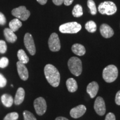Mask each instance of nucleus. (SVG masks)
<instances>
[{
    "instance_id": "obj_10",
    "label": "nucleus",
    "mask_w": 120,
    "mask_h": 120,
    "mask_svg": "<svg viewBox=\"0 0 120 120\" xmlns=\"http://www.w3.org/2000/svg\"><path fill=\"white\" fill-rule=\"evenodd\" d=\"M94 109L100 116H103L106 112V105L104 100L101 97H98L96 99L94 103Z\"/></svg>"
},
{
    "instance_id": "obj_15",
    "label": "nucleus",
    "mask_w": 120,
    "mask_h": 120,
    "mask_svg": "<svg viewBox=\"0 0 120 120\" xmlns=\"http://www.w3.org/2000/svg\"><path fill=\"white\" fill-rule=\"evenodd\" d=\"M25 96V91L23 88H18L14 99V103L16 105H19L23 102Z\"/></svg>"
},
{
    "instance_id": "obj_32",
    "label": "nucleus",
    "mask_w": 120,
    "mask_h": 120,
    "mask_svg": "<svg viewBox=\"0 0 120 120\" xmlns=\"http://www.w3.org/2000/svg\"><path fill=\"white\" fill-rule=\"evenodd\" d=\"M115 102L117 105L120 106V90L117 92L115 97Z\"/></svg>"
},
{
    "instance_id": "obj_12",
    "label": "nucleus",
    "mask_w": 120,
    "mask_h": 120,
    "mask_svg": "<svg viewBox=\"0 0 120 120\" xmlns=\"http://www.w3.org/2000/svg\"><path fill=\"white\" fill-rule=\"evenodd\" d=\"M16 64L17 72L20 79L23 81H26L28 78V72L26 66L19 61H18Z\"/></svg>"
},
{
    "instance_id": "obj_3",
    "label": "nucleus",
    "mask_w": 120,
    "mask_h": 120,
    "mask_svg": "<svg viewBox=\"0 0 120 120\" xmlns=\"http://www.w3.org/2000/svg\"><path fill=\"white\" fill-rule=\"evenodd\" d=\"M69 70L73 75L79 76L82 71V62L79 58L76 57H72L68 61Z\"/></svg>"
},
{
    "instance_id": "obj_27",
    "label": "nucleus",
    "mask_w": 120,
    "mask_h": 120,
    "mask_svg": "<svg viewBox=\"0 0 120 120\" xmlns=\"http://www.w3.org/2000/svg\"><path fill=\"white\" fill-rule=\"evenodd\" d=\"M9 60L6 57H3L0 59V68H5L8 66Z\"/></svg>"
},
{
    "instance_id": "obj_25",
    "label": "nucleus",
    "mask_w": 120,
    "mask_h": 120,
    "mask_svg": "<svg viewBox=\"0 0 120 120\" xmlns=\"http://www.w3.org/2000/svg\"><path fill=\"white\" fill-rule=\"evenodd\" d=\"M23 115L24 120H37L34 114L28 111H24Z\"/></svg>"
},
{
    "instance_id": "obj_5",
    "label": "nucleus",
    "mask_w": 120,
    "mask_h": 120,
    "mask_svg": "<svg viewBox=\"0 0 120 120\" xmlns=\"http://www.w3.org/2000/svg\"><path fill=\"white\" fill-rule=\"evenodd\" d=\"M99 12L102 15H112L117 11L116 4L111 1H105L102 2L98 6Z\"/></svg>"
},
{
    "instance_id": "obj_21",
    "label": "nucleus",
    "mask_w": 120,
    "mask_h": 120,
    "mask_svg": "<svg viewBox=\"0 0 120 120\" xmlns=\"http://www.w3.org/2000/svg\"><path fill=\"white\" fill-rule=\"evenodd\" d=\"M17 57L19 62L25 64H27L29 61V58L23 49H21L19 50L17 52Z\"/></svg>"
},
{
    "instance_id": "obj_1",
    "label": "nucleus",
    "mask_w": 120,
    "mask_h": 120,
    "mask_svg": "<svg viewBox=\"0 0 120 120\" xmlns=\"http://www.w3.org/2000/svg\"><path fill=\"white\" fill-rule=\"evenodd\" d=\"M44 73L49 83L54 87H57L60 82V74L59 71L53 65L48 64L45 66Z\"/></svg>"
},
{
    "instance_id": "obj_13",
    "label": "nucleus",
    "mask_w": 120,
    "mask_h": 120,
    "mask_svg": "<svg viewBox=\"0 0 120 120\" xmlns=\"http://www.w3.org/2000/svg\"><path fill=\"white\" fill-rule=\"evenodd\" d=\"M100 32L101 35L106 38H110L114 34L113 30L107 24H102L100 27Z\"/></svg>"
},
{
    "instance_id": "obj_26",
    "label": "nucleus",
    "mask_w": 120,
    "mask_h": 120,
    "mask_svg": "<svg viewBox=\"0 0 120 120\" xmlns=\"http://www.w3.org/2000/svg\"><path fill=\"white\" fill-rule=\"evenodd\" d=\"M19 115L17 112L9 113L4 117V120H17L19 118Z\"/></svg>"
},
{
    "instance_id": "obj_18",
    "label": "nucleus",
    "mask_w": 120,
    "mask_h": 120,
    "mask_svg": "<svg viewBox=\"0 0 120 120\" xmlns=\"http://www.w3.org/2000/svg\"><path fill=\"white\" fill-rule=\"evenodd\" d=\"M66 86L70 92H75L78 88L76 81L73 78H70L66 81Z\"/></svg>"
},
{
    "instance_id": "obj_4",
    "label": "nucleus",
    "mask_w": 120,
    "mask_h": 120,
    "mask_svg": "<svg viewBox=\"0 0 120 120\" xmlns=\"http://www.w3.org/2000/svg\"><path fill=\"white\" fill-rule=\"evenodd\" d=\"M81 28L82 26L80 24L76 22H71L61 25L59 27V30L63 34H76Z\"/></svg>"
},
{
    "instance_id": "obj_17",
    "label": "nucleus",
    "mask_w": 120,
    "mask_h": 120,
    "mask_svg": "<svg viewBox=\"0 0 120 120\" xmlns=\"http://www.w3.org/2000/svg\"><path fill=\"white\" fill-rule=\"evenodd\" d=\"M72 51L75 55L77 56H83L86 53V49L83 45L79 43H75L72 46Z\"/></svg>"
},
{
    "instance_id": "obj_11",
    "label": "nucleus",
    "mask_w": 120,
    "mask_h": 120,
    "mask_svg": "<svg viewBox=\"0 0 120 120\" xmlns=\"http://www.w3.org/2000/svg\"><path fill=\"white\" fill-rule=\"evenodd\" d=\"M86 111V107L83 105H80L71 109L70 116L73 118H78L83 116Z\"/></svg>"
},
{
    "instance_id": "obj_35",
    "label": "nucleus",
    "mask_w": 120,
    "mask_h": 120,
    "mask_svg": "<svg viewBox=\"0 0 120 120\" xmlns=\"http://www.w3.org/2000/svg\"><path fill=\"white\" fill-rule=\"evenodd\" d=\"M37 1L40 4H42V5H43V4H46V3H47V0H37Z\"/></svg>"
},
{
    "instance_id": "obj_16",
    "label": "nucleus",
    "mask_w": 120,
    "mask_h": 120,
    "mask_svg": "<svg viewBox=\"0 0 120 120\" xmlns=\"http://www.w3.org/2000/svg\"><path fill=\"white\" fill-rule=\"evenodd\" d=\"M4 35L7 41L10 43H14L17 40V37L13 31L10 28H6L4 30Z\"/></svg>"
},
{
    "instance_id": "obj_29",
    "label": "nucleus",
    "mask_w": 120,
    "mask_h": 120,
    "mask_svg": "<svg viewBox=\"0 0 120 120\" xmlns=\"http://www.w3.org/2000/svg\"><path fill=\"white\" fill-rule=\"evenodd\" d=\"M7 83V80L3 75L0 73V88H3L6 86Z\"/></svg>"
},
{
    "instance_id": "obj_20",
    "label": "nucleus",
    "mask_w": 120,
    "mask_h": 120,
    "mask_svg": "<svg viewBox=\"0 0 120 120\" xmlns=\"http://www.w3.org/2000/svg\"><path fill=\"white\" fill-rule=\"evenodd\" d=\"M22 22L18 19H13L9 23L10 28L14 32L17 31L22 26Z\"/></svg>"
},
{
    "instance_id": "obj_8",
    "label": "nucleus",
    "mask_w": 120,
    "mask_h": 120,
    "mask_svg": "<svg viewBox=\"0 0 120 120\" xmlns=\"http://www.w3.org/2000/svg\"><path fill=\"white\" fill-rule=\"evenodd\" d=\"M24 44L30 55H34L36 53V47L34 38L31 34L27 33L24 37Z\"/></svg>"
},
{
    "instance_id": "obj_9",
    "label": "nucleus",
    "mask_w": 120,
    "mask_h": 120,
    "mask_svg": "<svg viewBox=\"0 0 120 120\" xmlns=\"http://www.w3.org/2000/svg\"><path fill=\"white\" fill-rule=\"evenodd\" d=\"M49 49L51 51L57 52L60 50L61 44H60V39L58 38L57 34L53 33L50 36L49 39Z\"/></svg>"
},
{
    "instance_id": "obj_14",
    "label": "nucleus",
    "mask_w": 120,
    "mask_h": 120,
    "mask_svg": "<svg viewBox=\"0 0 120 120\" xmlns=\"http://www.w3.org/2000/svg\"><path fill=\"white\" fill-rule=\"evenodd\" d=\"M99 86L96 82L93 81L90 83L87 87V92L90 96L91 98H94L96 96L98 91Z\"/></svg>"
},
{
    "instance_id": "obj_36",
    "label": "nucleus",
    "mask_w": 120,
    "mask_h": 120,
    "mask_svg": "<svg viewBox=\"0 0 120 120\" xmlns=\"http://www.w3.org/2000/svg\"><path fill=\"white\" fill-rule=\"evenodd\" d=\"M55 120H69L68 119H67V118L66 117H57Z\"/></svg>"
},
{
    "instance_id": "obj_7",
    "label": "nucleus",
    "mask_w": 120,
    "mask_h": 120,
    "mask_svg": "<svg viewBox=\"0 0 120 120\" xmlns=\"http://www.w3.org/2000/svg\"><path fill=\"white\" fill-rule=\"evenodd\" d=\"M34 105L36 112L39 116H42L46 112L47 109V104L43 97H40L36 99L34 101Z\"/></svg>"
},
{
    "instance_id": "obj_6",
    "label": "nucleus",
    "mask_w": 120,
    "mask_h": 120,
    "mask_svg": "<svg viewBox=\"0 0 120 120\" xmlns=\"http://www.w3.org/2000/svg\"><path fill=\"white\" fill-rule=\"evenodd\" d=\"M12 15L17 19L22 21H26L30 16V12L27 10L25 6H20L12 11Z\"/></svg>"
},
{
    "instance_id": "obj_28",
    "label": "nucleus",
    "mask_w": 120,
    "mask_h": 120,
    "mask_svg": "<svg viewBox=\"0 0 120 120\" xmlns=\"http://www.w3.org/2000/svg\"><path fill=\"white\" fill-rule=\"evenodd\" d=\"M7 49V45L6 42L3 40H0V53H4Z\"/></svg>"
},
{
    "instance_id": "obj_19",
    "label": "nucleus",
    "mask_w": 120,
    "mask_h": 120,
    "mask_svg": "<svg viewBox=\"0 0 120 120\" xmlns=\"http://www.w3.org/2000/svg\"><path fill=\"white\" fill-rule=\"evenodd\" d=\"M1 101L3 105L7 107H11L13 103V99L12 96L8 94H4L1 96Z\"/></svg>"
},
{
    "instance_id": "obj_23",
    "label": "nucleus",
    "mask_w": 120,
    "mask_h": 120,
    "mask_svg": "<svg viewBox=\"0 0 120 120\" xmlns=\"http://www.w3.org/2000/svg\"><path fill=\"white\" fill-rule=\"evenodd\" d=\"M85 28L89 32L94 33L97 30L96 24L93 21H90L87 22L85 25Z\"/></svg>"
},
{
    "instance_id": "obj_31",
    "label": "nucleus",
    "mask_w": 120,
    "mask_h": 120,
    "mask_svg": "<svg viewBox=\"0 0 120 120\" xmlns=\"http://www.w3.org/2000/svg\"><path fill=\"white\" fill-rule=\"evenodd\" d=\"M105 120H116V117L113 113L109 112L106 115Z\"/></svg>"
},
{
    "instance_id": "obj_33",
    "label": "nucleus",
    "mask_w": 120,
    "mask_h": 120,
    "mask_svg": "<svg viewBox=\"0 0 120 120\" xmlns=\"http://www.w3.org/2000/svg\"><path fill=\"white\" fill-rule=\"evenodd\" d=\"M53 4L57 6L61 5L64 3V0H52Z\"/></svg>"
},
{
    "instance_id": "obj_2",
    "label": "nucleus",
    "mask_w": 120,
    "mask_h": 120,
    "mask_svg": "<svg viewBox=\"0 0 120 120\" xmlns=\"http://www.w3.org/2000/svg\"><path fill=\"white\" fill-rule=\"evenodd\" d=\"M118 69L113 64L107 66L103 69L102 77L107 83H111L115 81L118 77Z\"/></svg>"
},
{
    "instance_id": "obj_24",
    "label": "nucleus",
    "mask_w": 120,
    "mask_h": 120,
    "mask_svg": "<svg viewBox=\"0 0 120 120\" xmlns=\"http://www.w3.org/2000/svg\"><path fill=\"white\" fill-rule=\"evenodd\" d=\"M87 6L89 8L91 13L92 15H94L97 13V8L96 7L95 3L93 0H88Z\"/></svg>"
},
{
    "instance_id": "obj_34",
    "label": "nucleus",
    "mask_w": 120,
    "mask_h": 120,
    "mask_svg": "<svg viewBox=\"0 0 120 120\" xmlns=\"http://www.w3.org/2000/svg\"><path fill=\"white\" fill-rule=\"evenodd\" d=\"M73 0H64V3L66 6H70L72 4Z\"/></svg>"
},
{
    "instance_id": "obj_30",
    "label": "nucleus",
    "mask_w": 120,
    "mask_h": 120,
    "mask_svg": "<svg viewBox=\"0 0 120 120\" xmlns=\"http://www.w3.org/2000/svg\"><path fill=\"white\" fill-rule=\"evenodd\" d=\"M6 23V19L5 16L2 12H0V25H4Z\"/></svg>"
},
{
    "instance_id": "obj_22",
    "label": "nucleus",
    "mask_w": 120,
    "mask_h": 120,
    "mask_svg": "<svg viewBox=\"0 0 120 120\" xmlns=\"http://www.w3.org/2000/svg\"><path fill=\"white\" fill-rule=\"evenodd\" d=\"M73 16L75 17H79L82 16L83 15V10H82V7L79 4H76L73 7V9L72 10Z\"/></svg>"
}]
</instances>
